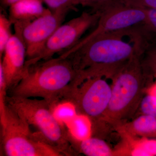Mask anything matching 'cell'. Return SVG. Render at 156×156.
I'll return each mask as SVG.
<instances>
[{
  "mask_svg": "<svg viewBox=\"0 0 156 156\" xmlns=\"http://www.w3.org/2000/svg\"><path fill=\"white\" fill-rule=\"evenodd\" d=\"M147 93L152 95L156 98V83L151 87V88L149 89Z\"/></svg>",
  "mask_w": 156,
  "mask_h": 156,
  "instance_id": "25",
  "label": "cell"
},
{
  "mask_svg": "<svg viewBox=\"0 0 156 156\" xmlns=\"http://www.w3.org/2000/svg\"><path fill=\"white\" fill-rule=\"evenodd\" d=\"M52 12L67 13L71 10H75L79 5L77 0H42Z\"/></svg>",
  "mask_w": 156,
  "mask_h": 156,
  "instance_id": "19",
  "label": "cell"
},
{
  "mask_svg": "<svg viewBox=\"0 0 156 156\" xmlns=\"http://www.w3.org/2000/svg\"><path fill=\"white\" fill-rule=\"evenodd\" d=\"M26 50L22 39L13 34L0 58V67L2 69L8 92L15 87L24 76L27 68Z\"/></svg>",
  "mask_w": 156,
  "mask_h": 156,
  "instance_id": "10",
  "label": "cell"
},
{
  "mask_svg": "<svg viewBox=\"0 0 156 156\" xmlns=\"http://www.w3.org/2000/svg\"><path fill=\"white\" fill-rule=\"evenodd\" d=\"M101 12H83L79 17L58 27L50 37L40 54L26 60V68L41 60L52 58L56 53H62L75 45L89 29L97 25Z\"/></svg>",
  "mask_w": 156,
  "mask_h": 156,
  "instance_id": "7",
  "label": "cell"
},
{
  "mask_svg": "<svg viewBox=\"0 0 156 156\" xmlns=\"http://www.w3.org/2000/svg\"><path fill=\"white\" fill-rule=\"evenodd\" d=\"M128 5L156 9V0H117Z\"/></svg>",
  "mask_w": 156,
  "mask_h": 156,
  "instance_id": "23",
  "label": "cell"
},
{
  "mask_svg": "<svg viewBox=\"0 0 156 156\" xmlns=\"http://www.w3.org/2000/svg\"><path fill=\"white\" fill-rule=\"evenodd\" d=\"M71 135L76 139L82 140L92 136V127L89 118L79 114L67 125L66 126Z\"/></svg>",
  "mask_w": 156,
  "mask_h": 156,
  "instance_id": "15",
  "label": "cell"
},
{
  "mask_svg": "<svg viewBox=\"0 0 156 156\" xmlns=\"http://www.w3.org/2000/svg\"><path fill=\"white\" fill-rule=\"evenodd\" d=\"M142 114L149 115L156 119V98L147 93L142 98L139 105Z\"/></svg>",
  "mask_w": 156,
  "mask_h": 156,
  "instance_id": "20",
  "label": "cell"
},
{
  "mask_svg": "<svg viewBox=\"0 0 156 156\" xmlns=\"http://www.w3.org/2000/svg\"><path fill=\"white\" fill-rule=\"evenodd\" d=\"M115 0H77L79 5L89 7L93 12H101Z\"/></svg>",
  "mask_w": 156,
  "mask_h": 156,
  "instance_id": "22",
  "label": "cell"
},
{
  "mask_svg": "<svg viewBox=\"0 0 156 156\" xmlns=\"http://www.w3.org/2000/svg\"><path fill=\"white\" fill-rule=\"evenodd\" d=\"M131 143L128 154L134 156H156V140L143 138L135 140L134 137L126 138Z\"/></svg>",
  "mask_w": 156,
  "mask_h": 156,
  "instance_id": "16",
  "label": "cell"
},
{
  "mask_svg": "<svg viewBox=\"0 0 156 156\" xmlns=\"http://www.w3.org/2000/svg\"><path fill=\"white\" fill-rule=\"evenodd\" d=\"M147 18L142 25L143 28L148 35L156 38V9L145 8Z\"/></svg>",
  "mask_w": 156,
  "mask_h": 156,
  "instance_id": "21",
  "label": "cell"
},
{
  "mask_svg": "<svg viewBox=\"0 0 156 156\" xmlns=\"http://www.w3.org/2000/svg\"><path fill=\"white\" fill-rule=\"evenodd\" d=\"M67 13H48L23 25L14 26V33L22 39L26 50V60L36 57L48 40L61 25Z\"/></svg>",
  "mask_w": 156,
  "mask_h": 156,
  "instance_id": "8",
  "label": "cell"
},
{
  "mask_svg": "<svg viewBox=\"0 0 156 156\" xmlns=\"http://www.w3.org/2000/svg\"><path fill=\"white\" fill-rule=\"evenodd\" d=\"M66 136L72 147L78 154H83L88 156L115 155L114 151L101 138L91 136L84 140H78L71 135L67 127Z\"/></svg>",
  "mask_w": 156,
  "mask_h": 156,
  "instance_id": "13",
  "label": "cell"
},
{
  "mask_svg": "<svg viewBox=\"0 0 156 156\" xmlns=\"http://www.w3.org/2000/svg\"><path fill=\"white\" fill-rule=\"evenodd\" d=\"M140 58L145 74L151 79L156 74V39L147 41L143 45Z\"/></svg>",
  "mask_w": 156,
  "mask_h": 156,
  "instance_id": "14",
  "label": "cell"
},
{
  "mask_svg": "<svg viewBox=\"0 0 156 156\" xmlns=\"http://www.w3.org/2000/svg\"><path fill=\"white\" fill-rule=\"evenodd\" d=\"M26 68L23 77L8 95L41 98L48 102L52 111L77 76L70 60L60 56L38 62Z\"/></svg>",
  "mask_w": 156,
  "mask_h": 156,
  "instance_id": "2",
  "label": "cell"
},
{
  "mask_svg": "<svg viewBox=\"0 0 156 156\" xmlns=\"http://www.w3.org/2000/svg\"><path fill=\"white\" fill-rule=\"evenodd\" d=\"M155 76H156V74L155 75Z\"/></svg>",
  "mask_w": 156,
  "mask_h": 156,
  "instance_id": "26",
  "label": "cell"
},
{
  "mask_svg": "<svg viewBox=\"0 0 156 156\" xmlns=\"http://www.w3.org/2000/svg\"><path fill=\"white\" fill-rule=\"evenodd\" d=\"M112 95L104 122L115 128L134 115L143 97L149 79L144 71L140 52L112 78Z\"/></svg>",
  "mask_w": 156,
  "mask_h": 156,
  "instance_id": "3",
  "label": "cell"
},
{
  "mask_svg": "<svg viewBox=\"0 0 156 156\" xmlns=\"http://www.w3.org/2000/svg\"><path fill=\"white\" fill-rule=\"evenodd\" d=\"M96 27L83 39L88 40L102 34L142 25L147 13L145 8L128 5L115 0L101 11Z\"/></svg>",
  "mask_w": 156,
  "mask_h": 156,
  "instance_id": "9",
  "label": "cell"
},
{
  "mask_svg": "<svg viewBox=\"0 0 156 156\" xmlns=\"http://www.w3.org/2000/svg\"><path fill=\"white\" fill-rule=\"evenodd\" d=\"M5 103L63 156L78 155L66 138V126L56 119L44 99L7 95Z\"/></svg>",
  "mask_w": 156,
  "mask_h": 156,
  "instance_id": "4",
  "label": "cell"
},
{
  "mask_svg": "<svg viewBox=\"0 0 156 156\" xmlns=\"http://www.w3.org/2000/svg\"><path fill=\"white\" fill-rule=\"evenodd\" d=\"M115 128L123 136L156 137V119L149 115L141 114L132 122L122 123Z\"/></svg>",
  "mask_w": 156,
  "mask_h": 156,
  "instance_id": "12",
  "label": "cell"
},
{
  "mask_svg": "<svg viewBox=\"0 0 156 156\" xmlns=\"http://www.w3.org/2000/svg\"><path fill=\"white\" fill-rule=\"evenodd\" d=\"M19 1L20 0H0V2L3 8H7Z\"/></svg>",
  "mask_w": 156,
  "mask_h": 156,
  "instance_id": "24",
  "label": "cell"
},
{
  "mask_svg": "<svg viewBox=\"0 0 156 156\" xmlns=\"http://www.w3.org/2000/svg\"><path fill=\"white\" fill-rule=\"evenodd\" d=\"M1 156H63L5 103L0 110Z\"/></svg>",
  "mask_w": 156,
  "mask_h": 156,
  "instance_id": "5",
  "label": "cell"
},
{
  "mask_svg": "<svg viewBox=\"0 0 156 156\" xmlns=\"http://www.w3.org/2000/svg\"><path fill=\"white\" fill-rule=\"evenodd\" d=\"M42 0H20L9 7V18L14 26L23 25L50 13Z\"/></svg>",
  "mask_w": 156,
  "mask_h": 156,
  "instance_id": "11",
  "label": "cell"
},
{
  "mask_svg": "<svg viewBox=\"0 0 156 156\" xmlns=\"http://www.w3.org/2000/svg\"><path fill=\"white\" fill-rule=\"evenodd\" d=\"M104 78H87L72 86L62 100L73 104L78 114L89 118L94 137H99L105 128L104 116L111 98L112 87Z\"/></svg>",
  "mask_w": 156,
  "mask_h": 156,
  "instance_id": "6",
  "label": "cell"
},
{
  "mask_svg": "<svg viewBox=\"0 0 156 156\" xmlns=\"http://www.w3.org/2000/svg\"><path fill=\"white\" fill-rule=\"evenodd\" d=\"M131 29L102 34L88 40L80 39L59 56L71 62L77 72L78 82L94 77L112 79L140 51L139 41L130 44L137 38L130 42L124 40Z\"/></svg>",
  "mask_w": 156,
  "mask_h": 156,
  "instance_id": "1",
  "label": "cell"
},
{
  "mask_svg": "<svg viewBox=\"0 0 156 156\" xmlns=\"http://www.w3.org/2000/svg\"><path fill=\"white\" fill-rule=\"evenodd\" d=\"M54 116L61 124L67 125L77 115L75 107L73 104L66 101L58 103L53 110Z\"/></svg>",
  "mask_w": 156,
  "mask_h": 156,
  "instance_id": "17",
  "label": "cell"
},
{
  "mask_svg": "<svg viewBox=\"0 0 156 156\" xmlns=\"http://www.w3.org/2000/svg\"><path fill=\"white\" fill-rule=\"evenodd\" d=\"M9 17L1 13L0 14V58H2L8 42L13 34L11 33L12 25Z\"/></svg>",
  "mask_w": 156,
  "mask_h": 156,
  "instance_id": "18",
  "label": "cell"
}]
</instances>
